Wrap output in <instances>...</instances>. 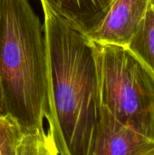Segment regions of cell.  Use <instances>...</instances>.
Masks as SVG:
<instances>
[{"label":"cell","instance_id":"3","mask_svg":"<svg viewBox=\"0 0 154 155\" xmlns=\"http://www.w3.org/2000/svg\"><path fill=\"white\" fill-rule=\"evenodd\" d=\"M92 44L102 105L154 141V74L126 47Z\"/></svg>","mask_w":154,"mask_h":155},{"label":"cell","instance_id":"4","mask_svg":"<svg viewBox=\"0 0 154 155\" xmlns=\"http://www.w3.org/2000/svg\"><path fill=\"white\" fill-rule=\"evenodd\" d=\"M151 0H113L101 22L88 34L91 41L126 47Z\"/></svg>","mask_w":154,"mask_h":155},{"label":"cell","instance_id":"5","mask_svg":"<svg viewBox=\"0 0 154 155\" xmlns=\"http://www.w3.org/2000/svg\"><path fill=\"white\" fill-rule=\"evenodd\" d=\"M91 155H154V141L122 124L102 105Z\"/></svg>","mask_w":154,"mask_h":155},{"label":"cell","instance_id":"12","mask_svg":"<svg viewBox=\"0 0 154 155\" xmlns=\"http://www.w3.org/2000/svg\"><path fill=\"white\" fill-rule=\"evenodd\" d=\"M152 1H153V3H154V0H152Z\"/></svg>","mask_w":154,"mask_h":155},{"label":"cell","instance_id":"2","mask_svg":"<svg viewBox=\"0 0 154 155\" xmlns=\"http://www.w3.org/2000/svg\"><path fill=\"white\" fill-rule=\"evenodd\" d=\"M0 90L4 114L22 130L49 125L45 38L28 0H0Z\"/></svg>","mask_w":154,"mask_h":155},{"label":"cell","instance_id":"7","mask_svg":"<svg viewBox=\"0 0 154 155\" xmlns=\"http://www.w3.org/2000/svg\"><path fill=\"white\" fill-rule=\"evenodd\" d=\"M126 48L154 74V3L151 0Z\"/></svg>","mask_w":154,"mask_h":155},{"label":"cell","instance_id":"6","mask_svg":"<svg viewBox=\"0 0 154 155\" xmlns=\"http://www.w3.org/2000/svg\"><path fill=\"white\" fill-rule=\"evenodd\" d=\"M53 12L86 35L104 16L109 4L105 0H43Z\"/></svg>","mask_w":154,"mask_h":155},{"label":"cell","instance_id":"13","mask_svg":"<svg viewBox=\"0 0 154 155\" xmlns=\"http://www.w3.org/2000/svg\"><path fill=\"white\" fill-rule=\"evenodd\" d=\"M12 154H13V153H12Z\"/></svg>","mask_w":154,"mask_h":155},{"label":"cell","instance_id":"9","mask_svg":"<svg viewBox=\"0 0 154 155\" xmlns=\"http://www.w3.org/2000/svg\"><path fill=\"white\" fill-rule=\"evenodd\" d=\"M21 132L14 119L7 114H0V155H12Z\"/></svg>","mask_w":154,"mask_h":155},{"label":"cell","instance_id":"8","mask_svg":"<svg viewBox=\"0 0 154 155\" xmlns=\"http://www.w3.org/2000/svg\"><path fill=\"white\" fill-rule=\"evenodd\" d=\"M12 155H60L54 136L47 125L22 130Z\"/></svg>","mask_w":154,"mask_h":155},{"label":"cell","instance_id":"1","mask_svg":"<svg viewBox=\"0 0 154 155\" xmlns=\"http://www.w3.org/2000/svg\"><path fill=\"white\" fill-rule=\"evenodd\" d=\"M39 1L50 84L52 117L47 127L60 155H91L102 110L93 44Z\"/></svg>","mask_w":154,"mask_h":155},{"label":"cell","instance_id":"10","mask_svg":"<svg viewBox=\"0 0 154 155\" xmlns=\"http://www.w3.org/2000/svg\"><path fill=\"white\" fill-rule=\"evenodd\" d=\"M0 114H4V112H3V104H2V96H1V90H0Z\"/></svg>","mask_w":154,"mask_h":155},{"label":"cell","instance_id":"11","mask_svg":"<svg viewBox=\"0 0 154 155\" xmlns=\"http://www.w3.org/2000/svg\"><path fill=\"white\" fill-rule=\"evenodd\" d=\"M105 1H106V2H107V3H108L109 5H110V4H111V2H112L113 0H105Z\"/></svg>","mask_w":154,"mask_h":155}]
</instances>
